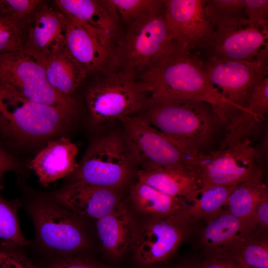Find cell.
Segmentation results:
<instances>
[{"label": "cell", "instance_id": "6da1fadb", "mask_svg": "<svg viewBox=\"0 0 268 268\" xmlns=\"http://www.w3.org/2000/svg\"><path fill=\"white\" fill-rule=\"evenodd\" d=\"M140 77L147 87L150 98L204 102L212 106L222 121L225 100L207 79L199 53L178 48Z\"/></svg>", "mask_w": 268, "mask_h": 268}, {"label": "cell", "instance_id": "7a4b0ae2", "mask_svg": "<svg viewBox=\"0 0 268 268\" xmlns=\"http://www.w3.org/2000/svg\"><path fill=\"white\" fill-rule=\"evenodd\" d=\"M141 117L197 153H204L219 126L223 125L210 104L190 100L149 98L147 111Z\"/></svg>", "mask_w": 268, "mask_h": 268}, {"label": "cell", "instance_id": "3957f363", "mask_svg": "<svg viewBox=\"0 0 268 268\" xmlns=\"http://www.w3.org/2000/svg\"><path fill=\"white\" fill-rule=\"evenodd\" d=\"M164 9L130 24L114 48L111 72L136 78L178 48L168 31Z\"/></svg>", "mask_w": 268, "mask_h": 268}, {"label": "cell", "instance_id": "277c9868", "mask_svg": "<svg viewBox=\"0 0 268 268\" xmlns=\"http://www.w3.org/2000/svg\"><path fill=\"white\" fill-rule=\"evenodd\" d=\"M74 117L25 99L0 85V133L17 141H39L59 135Z\"/></svg>", "mask_w": 268, "mask_h": 268}, {"label": "cell", "instance_id": "5b68a950", "mask_svg": "<svg viewBox=\"0 0 268 268\" xmlns=\"http://www.w3.org/2000/svg\"><path fill=\"white\" fill-rule=\"evenodd\" d=\"M201 59L207 79L225 100L222 122L226 125L246 108L254 87L268 76V44L251 61Z\"/></svg>", "mask_w": 268, "mask_h": 268}, {"label": "cell", "instance_id": "8992f818", "mask_svg": "<svg viewBox=\"0 0 268 268\" xmlns=\"http://www.w3.org/2000/svg\"><path fill=\"white\" fill-rule=\"evenodd\" d=\"M37 241L58 258L84 254L89 241L79 216L48 197L38 198L28 205Z\"/></svg>", "mask_w": 268, "mask_h": 268}, {"label": "cell", "instance_id": "52a82bcc", "mask_svg": "<svg viewBox=\"0 0 268 268\" xmlns=\"http://www.w3.org/2000/svg\"><path fill=\"white\" fill-rule=\"evenodd\" d=\"M125 129L132 156L141 170L189 169L195 171L197 153L189 149L149 124L141 117L120 120Z\"/></svg>", "mask_w": 268, "mask_h": 268}, {"label": "cell", "instance_id": "ba28073f", "mask_svg": "<svg viewBox=\"0 0 268 268\" xmlns=\"http://www.w3.org/2000/svg\"><path fill=\"white\" fill-rule=\"evenodd\" d=\"M0 85L29 100L73 117L76 113L74 99L57 92L48 82L41 61L24 49L0 55Z\"/></svg>", "mask_w": 268, "mask_h": 268}, {"label": "cell", "instance_id": "9c48e42d", "mask_svg": "<svg viewBox=\"0 0 268 268\" xmlns=\"http://www.w3.org/2000/svg\"><path fill=\"white\" fill-rule=\"evenodd\" d=\"M146 85L140 80L111 72L88 90L86 103L91 119L96 125L131 116L148 105Z\"/></svg>", "mask_w": 268, "mask_h": 268}, {"label": "cell", "instance_id": "30bf717a", "mask_svg": "<svg viewBox=\"0 0 268 268\" xmlns=\"http://www.w3.org/2000/svg\"><path fill=\"white\" fill-rule=\"evenodd\" d=\"M256 149L248 139L232 147L198 154L195 166L201 191L217 186H238L262 179Z\"/></svg>", "mask_w": 268, "mask_h": 268}, {"label": "cell", "instance_id": "8fae6325", "mask_svg": "<svg viewBox=\"0 0 268 268\" xmlns=\"http://www.w3.org/2000/svg\"><path fill=\"white\" fill-rule=\"evenodd\" d=\"M131 172L123 142L118 136L109 134L91 142L72 174V181L121 190L127 185Z\"/></svg>", "mask_w": 268, "mask_h": 268}, {"label": "cell", "instance_id": "7c38bea8", "mask_svg": "<svg viewBox=\"0 0 268 268\" xmlns=\"http://www.w3.org/2000/svg\"><path fill=\"white\" fill-rule=\"evenodd\" d=\"M195 227L182 210L165 218H150L137 231L133 249L135 262L143 267L166 263Z\"/></svg>", "mask_w": 268, "mask_h": 268}, {"label": "cell", "instance_id": "4fadbf2b", "mask_svg": "<svg viewBox=\"0 0 268 268\" xmlns=\"http://www.w3.org/2000/svg\"><path fill=\"white\" fill-rule=\"evenodd\" d=\"M203 0H164V18L169 34L180 49L201 54L214 27L204 10Z\"/></svg>", "mask_w": 268, "mask_h": 268}, {"label": "cell", "instance_id": "5bb4252c", "mask_svg": "<svg viewBox=\"0 0 268 268\" xmlns=\"http://www.w3.org/2000/svg\"><path fill=\"white\" fill-rule=\"evenodd\" d=\"M65 16V49L87 73H110L114 48L112 42L115 35Z\"/></svg>", "mask_w": 268, "mask_h": 268}, {"label": "cell", "instance_id": "9a60e30c", "mask_svg": "<svg viewBox=\"0 0 268 268\" xmlns=\"http://www.w3.org/2000/svg\"><path fill=\"white\" fill-rule=\"evenodd\" d=\"M268 29L249 21L216 27L203 50L223 61H251L268 44Z\"/></svg>", "mask_w": 268, "mask_h": 268}, {"label": "cell", "instance_id": "2e32d148", "mask_svg": "<svg viewBox=\"0 0 268 268\" xmlns=\"http://www.w3.org/2000/svg\"><path fill=\"white\" fill-rule=\"evenodd\" d=\"M119 190L72 181L48 197L79 216L98 219L120 202Z\"/></svg>", "mask_w": 268, "mask_h": 268}, {"label": "cell", "instance_id": "e0dca14e", "mask_svg": "<svg viewBox=\"0 0 268 268\" xmlns=\"http://www.w3.org/2000/svg\"><path fill=\"white\" fill-rule=\"evenodd\" d=\"M66 16L59 10L41 4L29 19L24 50L39 60H44L65 47Z\"/></svg>", "mask_w": 268, "mask_h": 268}, {"label": "cell", "instance_id": "ac0fdd59", "mask_svg": "<svg viewBox=\"0 0 268 268\" xmlns=\"http://www.w3.org/2000/svg\"><path fill=\"white\" fill-rule=\"evenodd\" d=\"M96 227L102 247L111 257L121 258L133 249L138 231L126 202L121 201L111 212L97 219Z\"/></svg>", "mask_w": 268, "mask_h": 268}, {"label": "cell", "instance_id": "d6986e66", "mask_svg": "<svg viewBox=\"0 0 268 268\" xmlns=\"http://www.w3.org/2000/svg\"><path fill=\"white\" fill-rule=\"evenodd\" d=\"M77 146L69 139L62 136L49 141L29 163L31 170L44 187L72 174L78 163Z\"/></svg>", "mask_w": 268, "mask_h": 268}, {"label": "cell", "instance_id": "ffe728a7", "mask_svg": "<svg viewBox=\"0 0 268 268\" xmlns=\"http://www.w3.org/2000/svg\"><path fill=\"white\" fill-rule=\"evenodd\" d=\"M268 112V76L254 87L246 108L227 125L219 149L230 148L248 139Z\"/></svg>", "mask_w": 268, "mask_h": 268}, {"label": "cell", "instance_id": "44dd1931", "mask_svg": "<svg viewBox=\"0 0 268 268\" xmlns=\"http://www.w3.org/2000/svg\"><path fill=\"white\" fill-rule=\"evenodd\" d=\"M258 227L233 216L225 209L200 229L199 241L206 256L227 251L242 235Z\"/></svg>", "mask_w": 268, "mask_h": 268}, {"label": "cell", "instance_id": "7402d4cb", "mask_svg": "<svg viewBox=\"0 0 268 268\" xmlns=\"http://www.w3.org/2000/svg\"><path fill=\"white\" fill-rule=\"evenodd\" d=\"M137 181L170 196L182 198L188 204L201 192L197 173L189 169H164L152 171L140 170Z\"/></svg>", "mask_w": 268, "mask_h": 268}, {"label": "cell", "instance_id": "603a6c76", "mask_svg": "<svg viewBox=\"0 0 268 268\" xmlns=\"http://www.w3.org/2000/svg\"><path fill=\"white\" fill-rule=\"evenodd\" d=\"M59 11L93 27L115 35L119 15L110 0H56Z\"/></svg>", "mask_w": 268, "mask_h": 268}, {"label": "cell", "instance_id": "cb8c5ba5", "mask_svg": "<svg viewBox=\"0 0 268 268\" xmlns=\"http://www.w3.org/2000/svg\"><path fill=\"white\" fill-rule=\"evenodd\" d=\"M39 60L44 67L48 82L61 95L71 96L86 79L87 71L65 47L47 59Z\"/></svg>", "mask_w": 268, "mask_h": 268}, {"label": "cell", "instance_id": "d4e9b609", "mask_svg": "<svg viewBox=\"0 0 268 268\" xmlns=\"http://www.w3.org/2000/svg\"><path fill=\"white\" fill-rule=\"evenodd\" d=\"M130 198L138 211L150 218H165L173 215L189 204L182 198L170 196L138 181L131 188Z\"/></svg>", "mask_w": 268, "mask_h": 268}, {"label": "cell", "instance_id": "484cf974", "mask_svg": "<svg viewBox=\"0 0 268 268\" xmlns=\"http://www.w3.org/2000/svg\"><path fill=\"white\" fill-rule=\"evenodd\" d=\"M244 268H268V230L257 227L246 232L229 247Z\"/></svg>", "mask_w": 268, "mask_h": 268}, {"label": "cell", "instance_id": "4316f807", "mask_svg": "<svg viewBox=\"0 0 268 268\" xmlns=\"http://www.w3.org/2000/svg\"><path fill=\"white\" fill-rule=\"evenodd\" d=\"M237 186H217L203 190L182 211L194 226L201 222L205 223L222 210L230 195Z\"/></svg>", "mask_w": 268, "mask_h": 268}, {"label": "cell", "instance_id": "83f0119b", "mask_svg": "<svg viewBox=\"0 0 268 268\" xmlns=\"http://www.w3.org/2000/svg\"><path fill=\"white\" fill-rule=\"evenodd\" d=\"M268 195V188L262 179L245 182L232 191L224 207L237 218L256 226L253 219L254 210L260 200Z\"/></svg>", "mask_w": 268, "mask_h": 268}, {"label": "cell", "instance_id": "f1b7e54d", "mask_svg": "<svg viewBox=\"0 0 268 268\" xmlns=\"http://www.w3.org/2000/svg\"><path fill=\"white\" fill-rule=\"evenodd\" d=\"M17 200H9L0 194V248L19 249L30 241L23 235L20 227Z\"/></svg>", "mask_w": 268, "mask_h": 268}, {"label": "cell", "instance_id": "f546056e", "mask_svg": "<svg viewBox=\"0 0 268 268\" xmlns=\"http://www.w3.org/2000/svg\"><path fill=\"white\" fill-rule=\"evenodd\" d=\"M204 10L213 27L240 23L247 19L244 0H205Z\"/></svg>", "mask_w": 268, "mask_h": 268}, {"label": "cell", "instance_id": "4dcf8cb0", "mask_svg": "<svg viewBox=\"0 0 268 268\" xmlns=\"http://www.w3.org/2000/svg\"><path fill=\"white\" fill-rule=\"evenodd\" d=\"M122 20L131 24L164 9V0H110Z\"/></svg>", "mask_w": 268, "mask_h": 268}, {"label": "cell", "instance_id": "1f68e13d", "mask_svg": "<svg viewBox=\"0 0 268 268\" xmlns=\"http://www.w3.org/2000/svg\"><path fill=\"white\" fill-rule=\"evenodd\" d=\"M29 19L15 21L0 15V55L24 49L25 31Z\"/></svg>", "mask_w": 268, "mask_h": 268}, {"label": "cell", "instance_id": "d6a6232c", "mask_svg": "<svg viewBox=\"0 0 268 268\" xmlns=\"http://www.w3.org/2000/svg\"><path fill=\"white\" fill-rule=\"evenodd\" d=\"M42 3L39 0H0V15L15 21H25Z\"/></svg>", "mask_w": 268, "mask_h": 268}, {"label": "cell", "instance_id": "836d02e7", "mask_svg": "<svg viewBox=\"0 0 268 268\" xmlns=\"http://www.w3.org/2000/svg\"><path fill=\"white\" fill-rule=\"evenodd\" d=\"M49 268H110L84 254L59 257Z\"/></svg>", "mask_w": 268, "mask_h": 268}, {"label": "cell", "instance_id": "e575fe53", "mask_svg": "<svg viewBox=\"0 0 268 268\" xmlns=\"http://www.w3.org/2000/svg\"><path fill=\"white\" fill-rule=\"evenodd\" d=\"M247 18L261 27L268 29V0H244Z\"/></svg>", "mask_w": 268, "mask_h": 268}, {"label": "cell", "instance_id": "d590c367", "mask_svg": "<svg viewBox=\"0 0 268 268\" xmlns=\"http://www.w3.org/2000/svg\"><path fill=\"white\" fill-rule=\"evenodd\" d=\"M0 268H35L18 249L0 248Z\"/></svg>", "mask_w": 268, "mask_h": 268}, {"label": "cell", "instance_id": "8d00e7d4", "mask_svg": "<svg viewBox=\"0 0 268 268\" xmlns=\"http://www.w3.org/2000/svg\"><path fill=\"white\" fill-rule=\"evenodd\" d=\"M199 268H244L237 258L229 252H223L206 256L199 262Z\"/></svg>", "mask_w": 268, "mask_h": 268}, {"label": "cell", "instance_id": "74e56055", "mask_svg": "<svg viewBox=\"0 0 268 268\" xmlns=\"http://www.w3.org/2000/svg\"><path fill=\"white\" fill-rule=\"evenodd\" d=\"M19 169L15 159L0 145V189L3 186L4 174L9 171H18Z\"/></svg>", "mask_w": 268, "mask_h": 268}, {"label": "cell", "instance_id": "f35d334b", "mask_svg": "<svg viewBox=\"0 0 268 268\" xmlns=\"http://www.w3.org/2000/svg\"><path fill=\"white\" fill-rule=\"evenodd\" d=\"M253 219L257 227L268 229V195L263 197L257 205Z\"/></svg>", "mask_w": 268, "mask_h": 268}, {"label": "cell", "instance_id": "ab89813d", "mask_svg": "<svg viewBox=\"0 0 268 268\" xmlns=\"http://www.w3.org/2000/svg\"><path fill=\"white\" fill-rule=\"evenodd\" d=\"M199 262H186L180 263L172 268H199Z\"/></svg>", "mask_w": 268, "mask_h": 268}]
</instances>
